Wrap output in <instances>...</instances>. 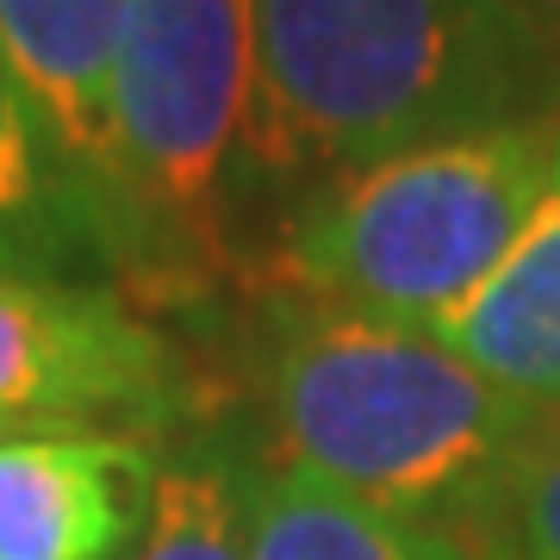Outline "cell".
<instances>
[{"mask_svg":"<svg viewBox=\"0 0 560 560\" xmlns=\"http://www.w3.org/2000/svg\"><path fill=\"white\" fill-rule=\"evenodd\" d=\"M256 194L423 143L560 119V57L517 0H249Z\"/></svg>","mask_w":560,"mask_h":560,"instance_id":"obj_1","label":"cell"},{"mask_svg":"<svg viewBox=\"0 0 560 560\" xmlns=\"http://www.w3.org/2000/svg\"><path fill=\"white\" fill-rule=\"evenodd\" d=\"M268 467L467 541L541 411L442 337L268 287L256 312Z\"/></svg>","mask_w":560,"mask_h":560,"instance_id":"obj_2","label":"cell"},{"mask_svg":"<svg viewBox=\"0 0 560 560\" xmlns=\"http://www.w3.org/2000/svg\"><path fill=\"white\" fill-rule=\"evenodd\" d=\"M249 131V0H131L113 75L119 293L180 305L243 275Z\"/></svg>","mask_w":560,"mask_h":560,"instance_id":"obj_3","label":"cell"},{"mask_svg":"<svg viewBox=\"0 0 560 560\" xmlns=\"http://www.w3.org/2000/svg\"><path fill=\"white\" fill-rule=\"evenodd\" d=\"M555 125L423 143L305 187L275 224L268 287L442 337L523 237Z\"/></svg>","mask_w":560,"mask_h":560,"instance_id":"obj_4","label":"cell"},{"mask_svg":"<svg viewBox=\"0 0 560 560\" xmlns=\"http://www.w3.org/2000/svg\"><path fill=\"white\" fill-rule=\"evenodd\" d=\"M200 405L194 368L106 280L0 275V423L32 430H180Z\"/></svg>","mask_w":560,"mask_h":560,"instance_id":"obj_5","label":"cell"},{"mask_svg":"<svg viewBox=\"0 0 560 560\" xmlns=\"http://www.w3.org/2000/svg\"><path fill=\"white\" fill-rule=\"evenodd\" d=\"M162 455L125 430L0 442V560H131L156 511Z\"/></svg>","mask_w":560,"mask_h":560,"instance_id":"obj_6","label":"cell"},{"mask_svg":"<svg viewBox=\"0 0 560 560\" xmlns=\"http://www.w3.org/2000/svg\"><path fill=\"white\" fill-rule=\"evenodd\" d=\"M125 20H131V0H0V57L69 180L101 212L106 249H113V287H119L113 75H119Z\"/></svg>","mask_w":560,"mask_h":560,"instance_id":"obj_7","label":"cell"},{"mask_svg":"<svg viewBox=\"0 0 560 560\" xmlns=\"http://www.w3.org/2000/svg\"><path fill=\"white\" fill-rule=\"evenodd\" d=\"M442 342L536 411H560V125L555 168L523 237L511 243V256L492 268L480 293L460 305Z\"/></svg>","mask_w":560,"mask_h":560,"instance_id":"obj_8","label":"cell"},{"mask_svg":"<svg viewBox=\"0 0 560 560\" xmlns=\"http://www.w3.org/2000/svg\"><path fill=\"white\" fill-rule=\"evenodd\" d=\"M0 275L113 287V249H106L101 212L57 162L7 57H0Z\"/></svg>","mask_w":560,"mask_h":560,"instance_id":"obj_9","label":"cell"},{"mask_svg":"<svg viewBox=\"0 0 560 560\" xmlns=\"http://www.w3.org/2000/svg\"><path fill=\"white\" fill-rule=\"evenodd\" d=\"M249 560H480L436 523L393 517L381 504L349 499L337 486L268 467L249 499Z\"/></svg>","mask_w":560,"mask_h":560,"instance_id":"obj_10","label":"cell"},{"mask_svg":"<svg viewBox=\"0 0 560 560\" xmlns=\"http://www.w3.org/2000/svg\"><path fill=\"white\" fill-rule=\"evenodd\" d=\"M261 460L224 430H200L162 455L156 511L131 560H249V499Z\"/></svg>","mask_w":560,"mask_h":560,"instance_id":"obj_11","label":"cell"},{"mask_svg":"<svg viewBox=\"0 0 560 560\" xmlns=\"http://www.w3.org/2000/svg\"><path fill=\"white\" fill-rule=\"evenodd\" d=\"M480 560H560V411H541L492 504L467 529Z\"/></svg>","mask_w":560,"mask_h":560,"instance_id":"obj_12","label":"cell"},{"mask_svg":"<svg viewBox=\"0 0 560 560\" xmlns=\"http://www.w3.org/2000/svg\"><path fill=\"white\" fill-rule=\"evenodd\" d=\"M517 7H523V20L555 44V57H560V0H517Z\"/></svg>","mask_w":560,"mask_h":560,"instance_id":"obj_13","label":"cell"},{"mask_svg":"<svg viewBox=\"0 0 560 560\" xmlns=\"http://www.w3.org/2000/svg\"><path fill=\"white\" fill-rule=\"evenodd\" d=\"M7 436H13V430H7V423H0V442H7Z\"/></svg>","mask_w":560,"mask_h":560,"instance_id":"obj_14","label":"cell"}]
</instances>
